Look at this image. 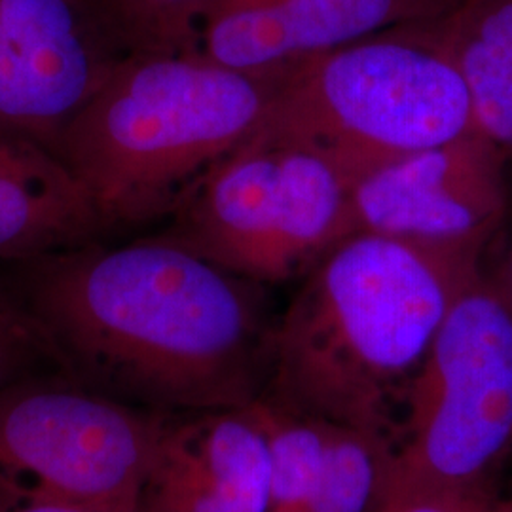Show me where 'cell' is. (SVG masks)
I'll return each instance as SVG.
<instances>
[{
	"label": "cell",
	"instance_id": "1",
	"mask_svg": "<svg viewBox=\"0 0 512 512\" xmlns=\"http://www.w3.org/2000/svg\"><path fill=\"white\" fill-rule=\"evenodd\" d=\"M18 264L8 285L74 380L164 414L264 393L274 329L255 281L162 236Z\"/></svg>",
	"mask_w": 512,
	"mask_h": 512
},
{
	"label": "cell",
	"instance_id": "2",
	"mask_svg": "<svg viewBox=\"0 0 512 512\" xmlns=\"http://www.w3.org/2000/svg\"><path fill=\"white\" fill-rule=\"evenodd\" d=\"M480 256L353 234L321 256L272 330L260 397L389 435L452 302Z\"/></svg>",
	"mask_w": 512,
	"mask_h": 512
},
{
	"label": "cell",
	"instance_id": "3",
	"mask_svg": "<svg viewBox=\"0 0 512 512\" xmlns=\"http://www.w3.org/2000/svg\"><path fill=\"white\" fill-rule=\"evenodd\" d=\"M279 76L196 54H126L63 131L55 156L103 232L162 217L255 133Z\"/></svg>",
	"mask_w": 512,
	"mask_h": 512
},
{
	"label": "cell",
	"instance_id": "4",
	"mask_svg": "<svg viewBox=\"0 0 512 512\" xmlns=\"http://www.w3.org/2000/svg\"><path fill=\"white\" fill-rule=\"evenodd\" d=\"M476 129L465 80L431 21H423L281 73L247 141L311 150L355 184L382 165Z\"/></svg>",
	"mask_w": 512,
	"mask_h": 512
},
{
	"label": "cell",
	"instance_id": "5",
	"mask_svg": "<svg viewBox=\"0 0 512 512\" xmlns=\"http://www.w3.org/2000/svg\"><path fill=\"white\" fill-rule=\"evenodd\" d=\"M511 454L512 300L480 274L452 302L406 391L389 503L431 488H492Z\"/></svg>",
	"mask_w": 512,
	"mask_h": 512
},
{
	"label": "cell",
	"instance_id": "6",
	"mask_svg": "<svg viewBox=\"0 0 512 512\" xmlns=\"http://www.w3.org/2000/svg\"><path fill=\"white\" fill-rule=\"evenodd\" d=\"M351 188L321 154L245 141L186 192L162 238L258 285L283 283L348 236Z\"/></svg>",
	"mask_w": 512,
	"mask_h": 512
},
{
	"label": "cell",
	"instance_id": "7",
	"mask_svg": "<svg viewBox=\"0 0 512 512\" xmlns=\"http://www.w3.org/2000/svg\"><path fill=\"white\" fill-rule=\"evenodd\" d=\"M169 416L59 372L4 385L0 480L23 499L135 512Z\"/></svg>",
	"mask_w": 512,
	"mask_h": 512
},
{
	"label": "cell",
	"instance_id": "8",
	"mask_svg": "<svg viewBox=\"0 0 512 512\" xmlns=\"http://www.w3.org/2000/svg\"><path fill=\"white\" fill-rule=\"evenodd\" d=\"M505 165L478 129L393 160L353 184L348 236L380 234L482 255L507 211Z\"/></svg>",
	"mask_w": 512,
	"mask_h": 512
},
{
	"label": "cell",
	"instance_id": "9",
	"mask_svg": "<svg viewBox=\"0 0 512 512\" xmlns=\"http://www.w3.org/2000/svg\"><path fill=\"white\" fill-rule=\"evenodd\" d=\"M124 55L95 0H0V131L55 154Z\"/></svg>",
	"mask_w": 512,
	"mask_h": 512
},
{
	"label": "cell",
	"instance_id": "10",
	"mask_svg": "<svg viewBox=\"0 0 512 512\" xmlns=\"http://www.w3.org/2000/svg\"><path fill=\"white\" fill-rule=\"evenodd\" d=\"M463 0H213L194 54L249 74L285 73L395 27L433 21Z\"/></svg>",
	"mask_w": 512,
	"mask_h": 512
},
{
	"label": "cell",
	"instance_id": "11",
	"mask_svg": "<svg viewBox=\"0 0 512 512\" xmlns=\"http://www.w3.org/2000/svg\"><path fill=\"white\" fill-rule=\"evenodd\" d=\"M270 446L258 403L171 414L135 512H268Z\"/></svg>",
	"mask_w": 512,
	"mask_h": 512
},
{
	"label": "cell",
	"instance_id": "12",
	"mask_svg": "<svg viewBox=\"0 0 512 512\" xmlns=\"http://www.w3.org/2000/svg\"><path fill=\"white\" fill-rule=\"evenodd\" d=\"M103 228L54 152L0 131V260L25 262L92 243Z\"/></svg>",
	"mask_w": 512,
	"mask_h": 512
},
{
	"label": "cell",
	"instance_id": "13",
	"mask_svg": "<svg viewBox=\"0 0 512 512\" xmlns=\"http://www.w3.org/2000/svg\"><path fill=\"white\" fill-rule=\"evenodd\" d=\"M431 27L465 80L476 128L512 162V0H463Z\"/></svg>",
	"mask_w": 512,
	"mask_h": 512
},
{
	"label": "cell",
	"instance_id": "14",
	"mask_svg": "<svg viewBox=\"0 0 512 512\" xmlns=\"http://www.w3.org/2000/svg\"><path fill=\"white\" fill-rule=\"evenodd\" d=\"M395 440L372 429L327 421V442L308 512H384Z\"/></svg>",
	"mask_w": 512,
	"mask_h": 512
},
{
	"label": "cell",
	"instance_id": "15",
	"mask_svg": "<svg viewBox=\"0 0 512 512\" xmlns=\"http://www.w3.org/2000/svg\"><path fill=\"white\" fill-rule=\"evenodd\" d=\"M270 446L268 512H308L325 456L327 421L256 399Z\"/></svg>",
	"mask_w": 512,
	"mask_h": 512
},
{
	"label": "cell",
	"instance_id": "16",
	"mask_svg": "<svg viewBox=\"0 0 512 512\" xmlns=\"http://www.w3.org/2000/svg\"><path fill=\"white\" fill-rule=\"evenodd\" d=\"M126 54H194L196 27L213 0H95Z\"/></svg>",
	"mask_w": 512,
	"mask_h": 512
},
{
	"label": "cell",
	"instance_id": "17",
	"mask_svg": "<svg viewBox=\"0 0 512 512\" xmlns=\"http://www.w3.org/2000/svg\"><path fill=\"white\" fill-rule=\"evenodd\" d=\"M55 372L67 374L54 346L12 287L0 281V387Z\"/></svg>",
	"mask_w": 512,
	"mask_h": 512
},
{
	"label": "cell",
	"instance_id": "18",
	"mask_svg": "<svg viewBox=\"0 0 512 512\" xmlns=\"http://www.w3.org/2000/svg\"><path fill=\"white\" fill-rule=\"evenodd\" d=\"M387 512H512V495L492 488H431L395 497Z\"/></svg>",
	"mask_w": 512,
	"mask_h": 512
},
{
	"label": "cell",
	"instance_id": "19",
	"mask_svg": "<svg viewBox=\"0 0 512 512\" xmlns=\"http://www.w3.org/2000/svg\"><path fill=\"white\" fill-rule=\"evenodd\" d=\"M6 512H116L107 509H95V507H82V505H69L61 501L50 499H21L16 505H12Z\"/></svg>",
	"mask_w": 512,
	"mask_h": 512
},
{
	"label": "cell",
	"instance_id": "20",
	"mask_svg": "<svg viewBox=\"0 0 512 512\" xmlns=\"http://www.w3.org/2000/svg\"><path fill=\"white\" fill-rule=\"evenodd\" d=\"M23 497L6 482L0 480V512H6L12 505H16Z\"/></svg>",
	"mask_w": 512,
	"mask_h": 512
},
{
	"label": "cell",
	"instance_id": "21",
	"mask_svg": "<svg viewBox=\"0 0 512 512\" xmlns=\"http://www.w3.org/2000/svg\"><path fill=\"white\" fill-rule=\"evenodd\" d=\"M497 279H499V283L503 285V289L507 291V294L511 296L512 300V247L511 253H509V258H507V264H505V268H503V272L499 275H495Z\"/></svg>",
	"mask_w": 512,
	"mask_h": 512
},
{
	"label": "cell",
	"instance_id": "22",
	"mask_svg": "<svg viewBox=\"0 0 512 512\" xmlns=\"http://www.w3.org/2000/svg\"><path fill=\"white\" fill-rule=\"evenodd\" d=\"M384 512H387V507H385V511Z\"/></svg>",
	"mask_w": 512,
	"mask_h": 512
}]
</instances>
